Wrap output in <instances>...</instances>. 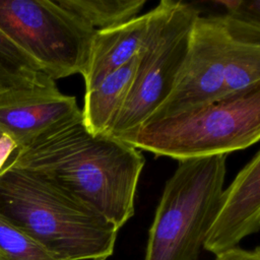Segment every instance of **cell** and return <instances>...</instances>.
Wrapping results in <instances>:
<instances>
[{"label": "cell", "mask_w": 260, "mask_h": 260, "mask_svg": "<svg viewBox=\"0 0 260 260\" xmlns=\"http://www.w3.org/2000/svg\"><path fill=\"white\" fill-rule=\"evenodd\" d=\"M144 164L141 150L106 134L92 135L81 117L16 149L6 166L54 183L120 230L134 215Z\"/></svg>", "instance_id": "6da1fadb"}, {"label": "cell", "mask_w": 260, "mask_h": 260, "mask_svg": "<svg viewBox=\"0 0 260 260\" xmlns=\"http://www.w3.org/2000/svg\"><path fill=\"white\" fill-rule=\"evenodd\" d=\"M0 214L60 260H106L118 229L54 183L9 166L0 171Z\"/></svg>", "instance_id": "7a4b0ae2"}, {"label": "cell", "mask_w": 260, "mask_h": 260, "mask_svg": "<svg viewBox=\"0 0 260 260\" xmlns=\"http://www.w3.org/2000/svg\"><path fill=\"white\" fill-rule=\"evenodd\" d=\"M259 138L260 88L146 123L119 140L180 161L226 155Z\"/></svg>", "instance_id": "3957f363"}, {"label": "cell", "mask_w": 260, "mask_h": 260, "mask_svg": "<svg viewBox=\"0 0 260 260\" xmlns=\"http://www.w3.org/2000/svg\"><path fill=\"white\" fill-rule=\"evenodd\" d=\"M226 155L180 160L165 184L144 260H197L223 190Z\"/></svg>", "instance_id": "277c9868"}, {"label": "cell", "mask_w": 260, "mask_h": 260, "mask_svg": "<svg viewBox=\"0 0 260 260\" xmlns=\"http://www.w3.org/2000/svg\"><path fill=\"white\" fill-rule=\"evenodd\" d=\"M149 37L139 52L134 82L106 135L122 139L134 133L171 92L185 59L192 25L200 10L191 3L161 0Z\"/></svg>", "instance_id": "5b68a950"}, {"label": "cell", "mask_w": 260, "mask_h": 260, "mask_svg": "<svg viewBox=\"0 0 260 260\" xmlns=\"http://www.w3.org/2000/svg\"><path fill=\"white\" fill-rule=\"evenodd\" d=\"M0 29L54 80L81 73L95 32L52 0H0Z\"/></svg>", "instance_id": "8992f818"}, {"label": "cell", "mask_w": 260, "mask_h": 260, "mask_svg": "<svg viewBox=\"0 0 260 260\" xmlns=\"http://www.w3.org/2000/svg\"><path fill=\"white\" fill-rule=\"evenodd\" d=\"M236 40L226 13L198 15L192 25L187 53L173 88L143 125L216 102L228 53Z\"/></svg>", "instance_id": "52a82bcc"}, {"label": "cell", "mask_w": 260, "mask_h": 260, "mask_svg": "<svg viewBox=\"0 0 260 260\" xmlns=\"http://www.w3.org/2000/svg\"><path fill=\"white\" fill-rule=\"evenodd\" d=\"M260 229V151L222 190L203 249L215 256L238 247Z\"/></svg>", "instance_id": "ba28073f"}, {"label": "cell", "mask_w": 260, "mask_h": 260, "mask_svg": "<svg viewBox=\"0 0 260 260\" xmlns=\"http://www.w3.org/2000/svg\"><path fill=\"white\" fill-rule=\"evenodd\" d=\"M82 117L75 96L56 82L0 104V132L21 148L44 133Z\"/></svg>", "instance_id": "9c48e42d"}, {"label": "cell", "mask_w": 260, "mask_h": 260, "mask_svg": "<svg viewBox=\"0 0 260 260\" xmlns=\"http://www.w3.org/2000/svg\"><path fill=\"white\" fill-rule=\"evenodd\" d=\"M158 14V5L148 12L112 28L96 30L91 38L81 71L85 92L135 57L144 47Z\"/></svg>", "instance_id": "30bf717a"}, {"label": "cell", "mask_w": 260, "mask_h": 260, "mask_svg": "<svg viewBox=\"0 0 260 260\" xmlns=\"http://www.w3.org/2000/svg\"><path fill=\"white\" fill-rule=\"evenodd\" d=\"M138 61L139 53L85 92L82 121L92 135L107 134L113 126L134 82Z\"/></svg>", "instance_id": "8fae6325"}, {"label": "cell", "mask_w": 260, "mask_h": 260, "mask_svg": "<svg viewBox=\"0 0 260 260\" xmlns=\"http://www.w3.org/2000/svg\"><path fill=\"white\" fill-rule=\"evenodd\" d=\"M55 82L0 29V104Z\"/></svg>", "instance_id": "7c38bea8"}, {"label": "cell", "mask_w": 260, "mask_h": 260, "mask_svg": "<svg viewBox=\"0 0 260 260\" xmlns=\"http://www.w3.org/2000/svg\"><path fill=\"white\" fill-rule=\"evenodd\" d=\"M260 88V43L236 40L223 70L218 100H226Z\"/></svg>", "instance_id": "4fadbf2b"}, {"label": "cell", "mask_w": 260, "mask_h": 260, "mask_svg": "<svg viewBox=\"0 0 260 260\" xmlns=\"http://www.w3.org/2000/svg\"><path fill=\"white\" fill-rule=\"evenodd\" d=\"M56 3L90 29L121 25L136 16L145 0H56Z\"/></svg>", "instance_id": "5bb4252c"}, {"label": "cell", "mask_w": 260, "mask_h": 260, "mask_svg": "<svg viewBox=\"0 0 260 260\" xmlns=\"http://www.w3.org/2000/svg\"><path fill=\"white\" fill-rule=\"evenodd\" d=\"M0 260H60L0 214Z\"/></svg>", "instance_id": "9a60e30c"}, {"label": "cell", "mask_w": 260, "mask_h": 260, "mask_svg": "<svg viewBox=\"0 0 260 260\" xmlns=\"http://www.w3.org/2000/svg\"><path fill=\"white\" fill-rule=\"evenodd\" d=\"M214 260H260V249L256 247L254 250H245L236 247L216 255Z\"/></svg>", "instance_id": "2e32d148"}, {"label": "cell", "mask_w": 260, "mask_h": 260, "mask_svg": "<svg viewBox=\"0 0 260 260\" xmlns=\"http://www.w3.org/2000/svg\"><path fill=\"white\" fill-rule=\"evenodd\" d=\"M3 135H4V134H2V133H1V132H0V138H1V137H2V136H3Z\"/></svg>", "instance_id": "e0dca14e"}]
</instances>
